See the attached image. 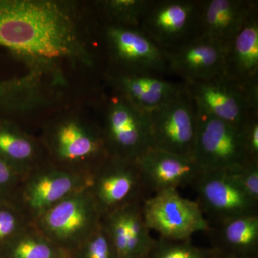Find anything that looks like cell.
Wrapping results in <instances>:
<instances>
[{
    "label": "cell",
    "instance_id": "30bf717a",
    "mask_svg": "<svg viewBox=\"0 0 258 258\" xmlns=\"http://www.w3.org/2000/svg\"><path fill=\"white\" fill-rule=\"evenodd\" d=\"M142 212L149 230L166 240H191L195 233L211 230L198 203L181 196L177 189L148 197L142 203Z\"/></svg>",
    "mask_w": 258,
    "mask_h": 258
},
{
    "label": "cell",
    "instance_id": "2e32d148",
    "mask_svg": "<svg viewBox=\"0 0 258 258\" xmlns=\"http://www.w3.org/2000/svg\"><path fill=\"white\" fill-rule=\"evenodd\" d=\"M142 203L128 204L101 217L120 258H144L155 243L144 220Z\"/></svg>",
    "mask_w": 258,
    "mask_h": 258
},
{
    "label": "cell",
    "instance_id": "83f0119b",
    "mask_svg": "<svg viewBox=\"0 0 258 258\" xmlns=\"http://www.w3.org/2000/svg\"><path fill=\"white\" fill-rule=\"evenodd\" d=\"M232 174L247 196L258 204V160L251 161Z\"/></svg>",
    "mask_w": 258,
    "mask_h": 258
},
{
    "label": "cell",
    "instance_id": "4316f807",
    "mask_svg": "<svg viewBox=\"0 0 258 258\" xmlns=\"http://www.w3.org/2000/svg\"><path fill=\"white\" fill-rule=\"evenodd\" d=\"M31 223L13 201L0 202V248Z\"/></svg>",
    "mask_w": 258,
    "mask_h": 258
},
{
    "label": "cell",
    "instance_id": "e0dca14e",
    "mask_svg": "<svg viewBox=\"0 0 258 258\" xmlns=\"http://www.w3.org/2000/svg\"><path fill=\"white\" fill-rule=\"evenodd\" d=\"M257 9V0H200L199 37L225 47Z\"/></svg>",
    "mask_w": 258,
    "mask_h": 258
},
{
    "label": "cell",
    "instance_id": "7c38bea8",
    "mask_svg": "<svg viewBox=\"0 0 258 258\" xmlns=\"http://www.w3.org/2000/svg\"><path fill=\"white\" fill-rule=\"evenodd\" d=\"M88 189L101 217L128 204L143 202L149 193L137 161L111 156L91 174Z\"/></svg>",
    "mask_w": 258,
    "mask_h": 258
},
{
    "label": "cell",
    "instance_id": "484cf974",
    "mask_svg": "<svg viewBox=\"0 0 258 258\" xmlns=\"http://www.w3.org/2000/svg\"><path fill=\"white\" fill-rule=\"evenodd\" d=\"M71 258H120L108 232L102 224L71 252Z\"/></svg>",
    "mask_w": 258,
    "mask_h": 258
},
{
    "label": "cell",
    "instance_id": "cb8c5ba5",
    "mask_svg": "<svg viewBox=\"0 0 258 258\" xmlns=\"http://www.w3.org/2000/svg\"><path fill=\"white\" fill-rule=\"evenodd\" d=\"M150 0H101L93 3L98 23L139 27Z\"/></svg>",
    "mask_w": 258,
    "mask_h": 258
},
{
    "label": "cell",
    "instance_id": "5bb4252c",
    "mask_svg": "<svg viewBox=\"0 0 258 258\" xmlns=\"http://www.w3.org/2000/svg\"><path fill=\"white\" fill-rule=\"evenodd\" d=\"M136 161L147 191L154 194L193 186L204 172L192 157L153 147Z\"/></svg>",
    "mask_w": 258,
    "mask_h": 258
},
{
    "label": "cell",
    "instance_id": "ffe728a7",
    "mask_svg": "<svg viewBox=\"0 0 258 258\" xmlns=\"http://www.w3.org/2000/svg\"><path fill=\"white\" fill-rule=\"evenodd\" d=\"M0 159L16 171L22 179L48 160L40 139L28 133L13 120L2 117Z\"/></svg>",
    "mask_w": 258,
    "mask_h": 258
},
{
    "label": "cell",
    "instance_id": "f1b7e54d",
    "mask_svg": "<svg viewBox=\"0 0 258 258\" xmlns=\"http://www.w3.org/2000/svg\"><path fill=\"white\" fill-rule=\"evenodd\" d=\"M22 177L0 159V202L11 200Z\"/></svg>",
    "mask_w": 258,
    "mask_h": 258
},
{
    "label": "cell",
    "instance_id": "603a6c76",
    "mask_svg": "<svg viewBox=\"0 0 258 258\" xmlns=\"http://www.w3.org/2000/svg\"><path fill=\"white\" fill-rule=\"evenodd\" d=\"M0 256L3 258H71V253L56 245L31 223L0 248Z\"/></svg>",
    "mask_w": 258,
    "mask_h": 258
},
{
    "label": "cell",
    "instance_id": "ba28073f",
    "mask_svg": "<svg viewBox=\"0 0 258 258\" xmlns=\"http://www.w3.org/2000/svg\"><path fill=\"white\" fill-rule=\"evenodd\" d=\"M103 106L99 124L111 157L136 161L152 147L148 113L113 91Z\"/></svg>",
    "mask_w": 258,
    "mask_h": 258
},
{
    "label": "cell",
    "instance_id": "ac0fdd59",
    "mask_svg": "<svg viewBox=\"0 0 258 258\" xmlns=\"http://www.w3.org/2000/svg\"><path fill=\"white\" fill-rule=\"evenodd\" d=\"M166 54L168 74L179 76L183 82L204 81L225 74V47L206 39L197 37Z\"/></svg>",
    "mask_w": 258,
    "mask_h": 258
},
{
    "label": "cell",
    "instance_id": "44dd1931",
    "mask_svg": "<svg viewBox=\"0 0 258 258\" xmlns=\"http://www.w3.org/2000/svg\"><path fill=\"white\" fill-rule=\"evenodd\" d=\"M225 49V74L241 83L258 85V9Z\"/></svg>",
    "mask_w": 258,
    "mask_h": 258
},
{
    "label": "cell",
    "instance_id": "1f68e13d",
    "mask_svg": "<svg viewBox=\"0 0 258 258\" xmlns=\"http://www.w3.org/2000/svg\"><path fill=\"white\" fill-rule=\"evenodd\" d=\"M0 258H3V257H1V256H0Z\"/></svg>",
    "mask_w": 258,
    "mask_h": 258
},
{
    "label": "cell",
    "instance_id": "4dcf8cb0",
    "mask_svg": "<svg viewBox=\"0 0 258 258\" xmlns=\"http://www.w3.org/2000/svg\"><path fill=\"white\" fill-rule=\"evenodd\" d=\"M221 258H258V256H223Z\"/></svg>",
    "mask_w": 258,
    "mask_h": 258
},
{
    "label": "cell",
    "instance_id": "f546056e",
    "mask_svg": "<svg viewBox=\"0 0 258 258\" xmlns=\"http://www.w3.org/2000/svg\"><path fill=\"white\" fill-rule=\"evenodd\" d=\"M244 143L251 160H258V113L252 115L242 127Z\"/></svg>",
    "mask_w": 258,
    "mask_h": 258
},
{
    "label": "cell",
    "instance_id": "52a82bcc",
    "mask_svg": "<svg viewBox=\"0 0 258 258\" xmlns=\"http://www.w3.org/2000/svg\"><path fill=\"white\" fill-rule=\"evenodd\" d=\"M101 222L87 186L56 204L32 223L56 245L71 253Z\"/></svg>",
    "mask_w": 258,
    "mask_h": 258
},
{
    "label": "cell",
    "instance_id": "d6986e66",
    "mask_svg": "<svg viewBox=\"0 0 258 258\" xmlns=\"http://www.w3.org/2000/svg\"><path fill=\"white\" fill-rule=\"evenodd\" d=\"M58 71L56 66H35L23 77L0 81V111L25 113L47 106L53 98V89L49 86L60 85L47 83H47V76Z\"/></svg>",
    "mask_w": 258,
    "mask_h": 258
},
{
    "label": "cell",
    "instance_id": "9a60e30c",
    "mask_svg": "<svg viewBox=\"0 0 258 258\" xmlns=\"http://www.w3.org/2000/svg\"><path fill=\"white\" fill-rule=\"evenodd\" d=\"M112 91L149 113L170 101L185 88V83L169 81L164 75L152 73L105 74Z\"/></svg>",
    "mask_w": 258,
    "mask_h": 258
},
{
    "label": "cell",
    "instance_id": "8992f818",
    "mask_svg": "<svg viewBox=\"0 0 258 258\" xmlns=\"http://www.w3.org/2000/svg\"><path fill=\"white\" fill-rule=\"evenodd\" d=\"M198 108V131L192 158L204 171L235 172L250 162L242 128Z\"/></svg>",
    "mask_w": 258,
    "mask_h": 258
},
{
    "label": "cell",
    "instance_id": "277c9868",
    "mask_svg": "<svg viewBox=\"0 0 258 258\" xmlns=\"http://www.w3.org/2000/svg\"><path fill=\"white\" fill-rule=\"evenodd\" d=\"M184 83L197 108L237 128H242L258 113V85L241 83L225 74Z\"/></svg>",
    "mask_w": 258,
    "mask_h": 258
},
{
    "label": "cell",
    "instance_id": "9c48e42d",
    "mask_svg": "<svg viewBox=\"0 0 258 258\" xmlns=\"http://www.w3.org/2000/svg\"><path fill=\"white\" fill-rule=\"evenodd\" d=\"M200 0H150L140 28L158 47L171 52L199 37Z\"/></svg>",
    "mask_w": 258,
    "mask_h": 258
},
{
    "label": "cell",
    "instance_id": "7a4b0ae2",
    "mask_svg": "<svg viewBox=\"0 0 258 258\" xmlns=\"http://www.w3.org/2000/svg\"><path fill=\"white\" fill-rule=\"evenodd\" d=\"M40 139L47 159L68 170L91 176L111 157L99 123L74 114L55 118Z\"/></svg>",
    "mask_w": 258,
    "mask_h": 258
},
{
    "label": "cell",
    "instance_id": "8fae6325",
    "mask_svg": "<svg viewBox=\"0 0 258 258\" xmlns=\"http://www.w3.org/2000/svg\"><path fill=\"white\" fill-rule=\"evenodd\" d=\"M148 115L152 147L192 157L198 131V108L186 86Z\"/></svg>",
    "mask_w": 258,
    "mask_h": 258
},
{
    "label": "cell",
    "instance_id": "d4e9b609",
    "mask_svg": "<svg viewBox=\"0 0 258 258\" xmlns=\"http://www.w3.org/2000/svg\"><path fill=\"white\" fill-rule=\"evenodd\" d=\"M222 254L211 247H198L191 240H169L159 238L144 258H221Z\"/></svg>",
    "mask_w": 258,
    "mask_h": 258
},
{
    "label": "cell",
    "instance_id": "6da1fadb",
    "mask_svg": "<svg viewBox=\"0 0 258 258\" xmlns=\"http://www.w3.org/2000/svg\"><path fill=\"white\" fill-rule=\"evenodd\" d=\"M76 3L52 0H0V47L34 66L68 60L95 66L93 30Z\"/></svg>",
    "mask_w": 258,
    "mask_h": 258
},
{
    "label": "cell",
    "instance_id": "3957f363",
    "mask_svg": "<svg viewBox=\"0 0 258 258\" xmlns=\"http://www.w3.org/2000/svg\"><path fill=\"white\" fill-rule=\"evenodd\" d=\"M102 46L109 74L167 73L166 54L140 27L98 23Z\"/></svg>",
    "mask_w": 258,
    "mask_h": 258
},
{
    "label": "cell",
    "instance_id": "5b68a950",
    "mask_svg": "<svg viewBox=\"0 0 258 258\" xmlns=\"http://www.w3.org/2000/svg\"><path fill=\"white\" fill-rule=\"evenodd\" d=\"M90 179L47 160L24 176L11 201L33 222L56 204L89 186Z\"/></svg>",
    "mask_w": 258,
    "mask_h": 258
},
{
    "label": "cell",
    "instance_id": "7402d4cb",
    "mask_svg": "<svg viewBox=\"0 0 258 258\" xmlns=\"http://www.w3.org/2000/svg\"><path fill=\"white\" fill-rule=\"evenodd\" d=\"M212 238V247L223 256H258V214L219 224Z\"/></svg>",
    "mask_w": 258,
    "mask_h": 258
},
{
    "label": "cell",
    "instance_id": "4fadbf2b",
    "mask_svg": "<svg viewBox=\"0 0 258 258\" xmlns=\"http://www.w3.org/2000/svg\"><path fill=\"white\" fill-rule=\"evenodd\" d=\"M204 215L215 225L257 214L258 204L244 192L232 172L204 171L193 185Z\"/></svg>",
    "mask_w": 258,
    "mask_h": 258
}]
</instances>
